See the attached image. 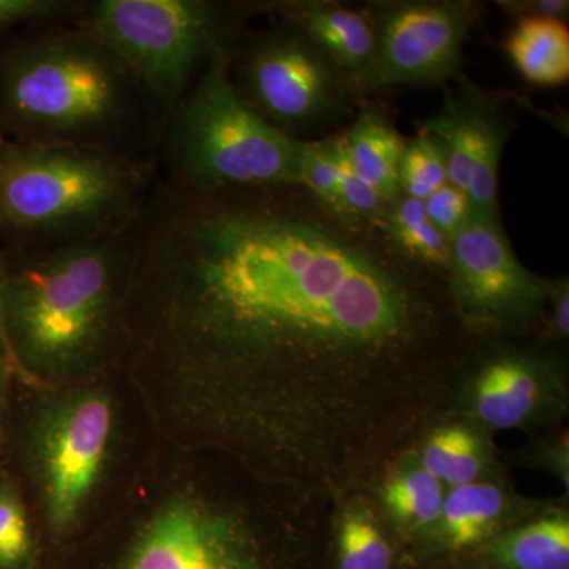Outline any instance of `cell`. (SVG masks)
Returning <instances> with one entry per match:
<instances>
[{"mask_svg": "<svg viewBox=\"0 0 569 569\" xmlns=\"http://www.w3.org/2000/svg\"><path fill=\"white\" fill-rule=\"evenodd\" d=\"M549 305V339H567L569 332V287L567 277L550 283Z\"/></svg>", "mask_w": 569, "mask_h": 569, "instance_id": "obj_29", "label": "cell"}, {"mask_svg": "<svg viewBox=\"0 0 569 569\" xmlns=\"http://www.w3.org/2000/svg\"><path fill=\"white\" fill-rule=\"evenodd\" d=\"M445 496L443 485L419 463L388 479L383 503L399 529L421 531L437 526Z\"/></svg>", "mask_w": 569, "mask_h": 569, "instance_id": "obj_20", "label": "cell"}, {"mask_svg": "<svg viewBox=\"0 0 569 569\" xmlns=\"http://www.w3.org/2000/svg\"><path fill=\"white\" fill-rule=\"evenodd\" d=\"M246 9L209 0H93L78 22L118 52L167 121L212 56L239 43Z\"/></svg>", "mask_w": 569, "mask_h": 569, "instance_id": "obj_6", "label": "cell"}, {"mask_svg": "<svg viewBox=\"0 0 569 569\" xmlns=\"http://www.w3.org/2000/svg\"><path fill=\"white\" fill-rule=\"evenodd\" d=\"M163 118L137 74L80 22L31 26L0 51V134L157 153Z\"/></svg>", "mask_w": 569, "mask_h": 569, "instance_id": "obj_2", "label": "cell"}, {"mask_svg": "<svg viewBox=\"0 0 569 569\" xmlns=\"http://www.w3.org/2000/svg\"><path fill=\"white\" fill-rule=\"evenodd\" d=\"M421 268L306 190L190 193L157 179L123 326L176 365L378 356L429 328Z\"/></svg>", "mask_w": 569, "mask_h": 569, "instance_id": "obj_1", "label": "cell"}, {"mask_svg": "<svg viewBox=\"0 0 569 569\" xmlns=\"http://www.w3.org/2000/svg\"><path fill=\"white\" fill-rule=\"evenodd\" d=\"M498 6L516 20L546 18V20L567 21L569 14L568 0H501Z\"/></svg>", "mask_w": 569, "mask_h": 569, "instance_id": "obj_28", "label": "cell"}, {"mask_svg": "<svg viewBox=\"0 0 569 569\" xmlns=\"http://www.w3.org/2000/svg\"><path fill=\"white\" fill-rule=\"evenodd\" d=\"M236 89L280 132H299L336 121L356 96L346 77L301 32L282 26L239 41L231 63Z\"/></svg>", "mask_w": 569, "mask_h": 569, "instance_id": "obj_7", "label": "cell"}, {"mask_svg": "<svg viewBox=\"0 0 569 569\" xmlns=\"http://www.w3.org/2000/svg\"><path fill=\"white\" fill-rule=\"evenodd\" d=\"M545 387L537 362L515 356L498 358L475 381V415L492 429H516L537 417Z\"/></svg>", "mask_w": 569, "mask_h": 569, "instance_id": "obj_14", "label": "cell"}, {"mask_svg": "<svg viewBox=\"0 0 569 569\" xmlns=\"http://www.w3.org/2000/svg\"><path fill=\"white\" fill-rule=\"evenodd\" d=\"M254 10L274 13L301 32L346 77L355 93H365L377 52V29L369 9L336 2L282 0Z\"/></svg>", "mask_w": 569, "mask_h": 569, "instance_id": "obj_13", "label": "cell"}, {"mask_svg": "<svg viewBox=\"0 0 569 569\" xmlns=\"http://www.w3.org/2000/svg\"><path fill=\"white\" fill-rule=\"evenodd\" d=\"M134 222L47 249L6 250V332L29 365L67 370L104 353L123 326Z\"/></svg>", "mask_w": 569, "mask_h": 569, "instance_id": "obj_3", "label": "cell"}, {"mask_svg": "<svg viewBox=\"0 0 569 569\" xmlns=\"http://www.w3.org/2000/svg\"><path fill=\"white\" fill-rule=\"evenodd\" d=\"M376 231L407 260L447 272L449 241L430 222L422 201L400 193L381 213Z\"/></svg>", "mask_w": 569, "mask_h": 569, "instance_id": "obj_18", "label": "cell"}, {"mask_svg": "<svg viewBox=\"0 0 569 569\" xmlns=\"http://www.w3.org/2000/svg\"><path fill=\"white\" fill-rule=\"evenodd\" d=\"M28 516L17 489L0 485V569H20L31 557Z\"/></svg>", "mask_w": 569, "mask_h": 569, "instance_id": "obj_25", "label": "cell"}, {"mask_svg": "<svg viewBox=\"0 0 569 569\" xmlns=\"http://www.w3.org/2000/svg\"><path fill=\"white\" fill-rule=\"evenodd\" d=\"M509 61L523 80L539 88H557L569 80L567 21L522 18L505 41Z\"/></svg>", "mask_w": 569, "mask_h": 569, "instance_id": "obj_16", "label": "cell"}, {"mask_svg": "<svg viewBox=\"0 0 569 569\" xmlns=\"http://www.w3.org/2000/svg\"><path fill=\"white\" fill-rule=\"evenodd\" d=\"M153 153L18 142L0 134V234L37 250L127 230L148 203Z\"/></svg>", "mask_w": 569, "mask_h": 569, "instance_id": "obj_4", "label": "cell"}, {"mask_svg": "<svg viewBox=\"0 0 569 569\" xmlns=\"http://www.w3.org/2000/svg\"><path fill=\"white\" fill-rule=\"evenodd\" d=\"M448 183L447 160L436 138L419 132L406 141L399 164L400 193L426 201Z\"/></svg>", "mask_w": 569, "mask_h": 569, "instance_id": "obj_22", "label": "cell"}, {"mask_svg": "<svg viewBox=\"0 0 569 569\" xmlns=\"http://www.w3.org/2000/svg\"><path fill=\"white\" fill-rule=\"evenodd\" d=\"M122 569L269 568L233 519L197 501H173L146 523Z\"/></svg>", "mask_w": 569, "mask_h": 569, "instance_id": "obj_12", "label": "cell"}, {"mask_svg": "<svg viewBox=\"0 0 569 569\" xmlns=\"http://www.w3.org/2000/svg\"><path fill=\"white\" fill-rule=\"evenodd\" d=\"M421 466L441 485L458 488L478 481L485 467V451L477 436L466 427H441L426 441Z\"/></svg>", "mask_w": 569, "mask_h": 569, "instance_id": "obj_21", "label": "cell"}, {"mask_svg": "<svg viewBox=\"0 0 569 569\" xmlns=\"http://www.w3.org/2000/svg\"><path fill=\"white\" fill-rule=\"evenodd\" d=\"M387 539L361 509L347 512L339 530V569H391Z\"/></svg>", "mask_w": 569, "mask_h": 569, "instance_id": "obj_24", "label": "cell"}, {"mask_svg": "<svg viewBox=\"0 0 569 569\" xmlns=\"http://www.w3.org/2000/svg\"><path fill=\"white\" fill-rule=\"evenodd\" d=\"M110 400L88 392L56 408L41 426L39 460L52 529L66 530L102 473L110 445Z\"/></svg>", "mask_w": 569, "mask_h": 569, "instance_id": "obj_11", "label": "cell"}, {"mask_svg": "<svg viewBox=\"0 0 569 569\" xmlns=\"http://www.w3.org/2000/svg\"><path fill=\"white\" fill-rule=\"evenodd\" d=\"M367 9L376 22L377 52L365 93L397 86L447 84L458 77L478 3L396 0Z\"/></svg>", "mask_w": 569, "mask_h": 569, "instance_id": "obj_9", "label": "cell"}, {"mask_svg": "<svg viewBox=\"0 0 569 569\" xmlns=\"http://www.w3.org/2000/svg\"><path fill=\"white\" fill-rule=\"evenodd\" d=\"M236 47L212 56L163 122L159 181L190 193L302 189L306 140L280 132L242 99L231 77Z\"/></svg>", "mask_w": 569, "mask_h": 569, "instance_id": "obj_5", "label": "cell"}, {"mask_svg": "<svg viewBox=\"0 0 569 569\" xmlns=\"http://www.w3.org/2000/svg\"><path fill=\"white\" fill-rule=\"evenodd\" d=\"M302 190H306L323 211L331 213L340 222L347 223L342 190H340L336 134L321 140H306Z\"/></svg>", "mask_w": 569, "mask_h": 569, "instance_id": "obj_23", "label": "cell"}, {"mask_svg": "<svg viewBox=\"0 0 569 569\" xmlns=\"http://www.w3.org/2000/svg\"><path fill=\"white\" fill-rule=\"evenodd\" d=\"M507 512L503 490L475 481L449 490L437 527L448 548L463 550L496 538Z\"/></svg>", "mask_w": 569, "mask_h": 569, "instance_id": "obj_17", "label": "cell"}, {"mask_svg": "<svg viewBox=\"0 0 569 569\" xmlns=\"http://www.w3.org/2000/svg\"><path fill=\"white\" fill-rule=\"evenodd\" d=\"M0 387H2V383H0ZM0 400H2V391H0ZM0 407H2V402H0ZM0 413H2V408H0Z\"/></svg>", "mask_w": 569, "mask_h": 569, "instance_id": "obj_31", "label": "cell"}, {"mask_svg": "<svg viewBox=\"0 0 569 569\" xmlns=\"http://www.w3.org/2000/svg\"><path fill=\"white\" fill-rule=\"evenodd\" d=\"M449 293L459 316L478 331L518 329L549 302V280L520 263L500 219L471 213L449 241Z\"/></svg>", "mask_w": 569, "mask_h": 569, "instance_id": "obj_8", "label": "cell"}, {"mask_svg": "<svg viewBox=\"0 0 569 569\" xmlns=\"http://www.w3.org/2000/svg\"><path fill=\"white\" fill-rule=\"evenodd\" d=\"M6 258L3 252H0V342L9 347L6 332V309H3V290H6Z\"/></svg>", "mask_w": 569, "mask_h": 569, "instance_id": "obj_30", "label": "cell"}, {"mask_svg": "<svg viewBox=\"0 0 569 569\" xmlns=\"http://www.w3.org/2000/svg\"><path fill=\"white\" fill-rule=\"evenodd\" d=\"M84 7L77 0H0V32L20 24L77 22Z\"/></svg>", "mask_w": 569, "mask_h": 569, "instance_id": "obj_26", "label": "cell"}, {"mask_svg": "<svg viewBox=\"0 0 569 569\" xmlns=\"http://www.w3.org/2000/svg\"><path fill=\"white\" fill-rule=\"evenodd\" d=\"M348 159L389 204L400 194L399 164L406 141L378 110H367L340 133Z\"/></svg>", "mask_w": 569, "mask_h": 569, "instance_id": "obj_15", "label": "cell"}, {"mask_svg": "<svg viewBox=\"0 0 569 569\" xmlns=\"http://www.w3.org/2000/svg\"><path fill=\"white\" fill-rule=\"evenodd\" d=\"M425 203L427 216L430 222L436 224L438 231L451 241L460 228L467 223L473 213L470 200L467 193L458 189V187L447 183V186L438 189L436 193L430 194Z\"/></svg>", "mask_w": 569, "mask_h": 569, "instance_id": "obj_27", "label": "cell"}, {"mask_svg": "<svg viewBox=\"0 0 569 569\" xmlns=\"http://www.w3.org/2000/svg\"><path fill=\"white\" fill-rule=\"evenodd\" d=\"M422 132L436 138L447 160L448 182L467 193L475 212L500 219L498 171L511 129L500 107L462 73Z\"/></svg>", "mask_w": 569, "mask_h": 569, "instance_id": "obj_10", "label": "cell"}, {"mask_svg": "<svg viewBox=\"0 0 569 569\" xmlns=\"http://www.w3.org/2000/svg\"><path fill=\"white\" fill-rule=\"evenodd\" d=\"M488 556L501 569H569V522L549 516L492 538Z\"/></svg>", "mask_w": 569, "mask_h": 569, "instance_id": "obj_19", "label": "cell"}]
</instances>
